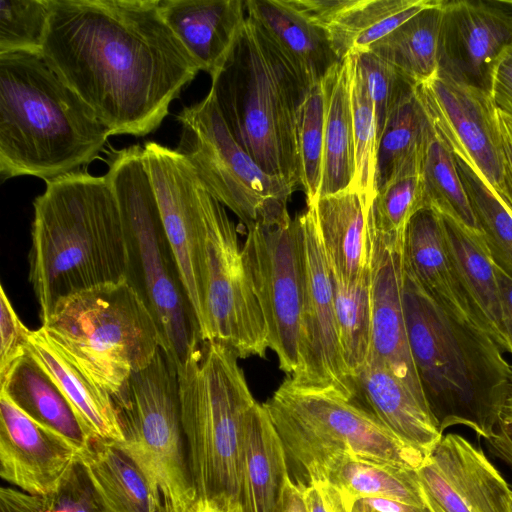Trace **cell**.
Wrapping results in <instances>:
<instances>
[{"label": "cell", "instance_id": "31", "mask_svg": "<svg viewBox=\"0 0 512 512\" xmlns=\"http://www.w3.org/2000/svg\"><path fill=\"white\" fill-rule=\"evenodd\" d=\"M79 461L107 512H159L146 477L116 442L91 440Z\"/></svg>", "mask_w": 512, "mask_h": 512}, {"label": "cell", "instance_id": "20", "mask_svg": "<svg viewBox=\"0 0 512 512\" xmlns=\"http://www.w3.org/2000/svg\"><path fill=\"white\" fill-rule=\"evenodd\" d=\"M375 229L376 246L371 274L370 352L421 403L428 406L410 351L406 328L403 303L404 236L384 234L376 226Z\"/></svg>", "mask_w": 512, "mask_h": 512}, {"label": "cell", "instance_id": "2", "mask_svg": "<svg viewBox=\"0 0 512 512\" xmlns=\"http://www.w3.org/2000/svg\"><path fill=\"white\" fill-rule=\"evenodd\" d=\"M33 207L29 281L42 323L61 300L126 280L124 224L106 175L78 170L49 180Z\"/></svg>", "mask_w": 512, "mask_h": 512}, {"label": "cell", "instance_id": "46", "mask_svg": "<svg viewBox=\"0 0 512 512\" xmlns=\"http://www.w3.org/2000/svg\"><path fill=\"white\" fill-rule=\"evenodd\" d=\"M309 512H352L354 499L326 480L311 481L305 487Z\"/></svg>", "mask_w": 512, "mask_h": 512}, {"label": "cell", "instance_id": "41", "mask_svg": "<svg viewBox=\"0 0 512 512\" xmlns=\"http://www.w3.org/2000/svg\"><path fill=\"white\" fill-rule=\"evenodd\" d=\"M50 10V0H1L0 55L41 56Z\"/></svg>", "mask_w": 512, "mask_h": 512}, {"label": "cell", "instance_id": "1", "mask_svg": "<svg viewBox=\"0 0 512 512\" xmlns=\"http://www.w3.org/2000/svg\"><path fill=\"white\" fill-rule=\"evenodd\" d=\"M41 57L111 135L145 136L201 71L159 0H50Z\"/></svg>", "mask_w": 512, "mask_h": 512}, {"label": "cell", "instance_id": "57", "mask_svg": "<svg viewBox=\"0 0 512 512\" xmlns=\"http://www.w3.org/2000/svg\"><path fill=\"white\" fill-rule=\"evenodd\" d=\"M500 112V111H499ZM501 113V112H500ZM501 115L503 116L505 122L507 123L509 129L511 130L512 132V120L510 118H508L507 116H505L503 113H501Z\"/></svg>", "mask_w": 512, "mask_h": 512}, {"label": "cell", "instance_id": "50", "mask_svg": "<svg viewBox=\"0 0 512 512\" xmlns=\"http://www.w3.org/2000/svg\"><path fill=\"white\" fill-rule=\"evenodd\" d=\"M484 441L489 452L512 469V423L499 420L494 434Z\"/></svg>", "mask_w": 512, "mask_h": 512}, {"label": "cell", "instance_id": "48", "mask_svg": "<svg viewBox=\"0 0 512 512\" xmlns=\"http://www.w3.org/2000/svg\"><path fill=\"white\" fill-rule=\"evenodd\" d=\"M313 25L324 30L350 6L353 0H282Z\"/></svg>", "mask_w": 512, "mask_h": 512}, {"label": "cell", "instance_id": "55", "mask_svg": "<svg viewBox=\"0 0 512 512\" xmlns=\"http://www.w3.org/2000/svg\"><path fill=\"white\" fill-rule=\"evenodd\" d=\"M500 127L502 131L503 144L506 154L507 161V182L509 187V195L511 201L510 211L512 213V132L509 129L507 123L505 122L503 116L498 111Z\"/></svg>", "mask_w": 512, "mask_h": 512}, {"label": "cell", "instance_id": "17", "mask_svg": "<svg viewBox=\"0 0 512 512\" xmlns=\"http://www.w3.org/2000/svg\"><path fill=\"white\" fill-rule=\"evenodd\" d=\"M417 475L430 512H511V485L481 446L460 434L443 435Z\"/></svg>", "mask_w": 512, "mask_h": 512}, {"label": "cell", "instance_id": "23", "mask_svg": "<svg viewBox=\"0 0 512 512\" xmlns=\"http://www.w3.org/2000/svg\"><path fill=\"white\" fill-rule=\"evenodd\" d=\"M439 214L455 280L485 331L504 353L511 355L494 264L482 233L468 228L449 214Z\"/></svg>", "mask_w": 512, "mask_h": 512}, {"label": "cell", "instance_id": "11", "mask_svg": "<svg viewBox=\"0 0 512 512\" xmlns=\"http://www.w3.org/2000/svg\"><path fill=\"white\" fill-rule=\"evenodd\" d=\"M181 134L176 150L193 166L206 189L243 225L287 208L294 190L264 172L231 134L213 95L177 115Z\"/></svg>", "mask_w": 512, "mask_h": 512}, {"label": "cell", "instance_id": "5", "mask_svg": "<svg viewBox=\"0 0 512 512\" xmlns=\"http://www.w3.org/2000/svg\"><path fill=\"white\" fill-rule=\"evenodd\" d=\"M211 79L209 92L239 145L267 174L301 186L298 127L310 86L250 17Z\"/></svg>", "mask_w": 512, "mask_h": 512}, {"label": "cell", "instance_id": "47", "mask_svg": "<svg viewBox=\"0 0 512 512\" xmlns=\"http://www.w3.org/2000/svg\"><path fill=\"white\" fill-rule=\"evenodd\" d=\"M490 95L498 111L512 120V44L494 66Z\"/></svg>", "mask_w": 512, "mask_h": 512}, {"label": "cell", "instance_id": "45", "mask_svg": "<svg viewBox=\"0 0 512 512\" xmlns=\"http://www.w3.org/2000/svg\"><path fill=\"white\" fill-rule=\"evenodd\" d=\"M29 330L15 312L3 286H0V384L27 353Z\"/></svg>", "mask_w": 512, "mask_h": 512}, {"label": "cell", "instance_id": "10", "mask_svg": "<svg viewBox=\"0 0 512 512\" xmlns=\"http://www.w3.org/2000/svg\"><path fill=\"white\" fill-rule=\"evenodd\" d=\"M124 441L117 443L147 479L159 512H190L192 483L176 368L160 348L112 396Z\"/></svg>", "mask_w": 512, "mask_h": 512}, {"label": "cell", "instance_id": "32", "mask_svg": "<svg viewBox=\"0 0 512 512\" xmlns=\"http://www.w3.org/2000/svg\"><path fill=\"white\" fill-rule=\"evenodd\" d=\"M442 14V0H434L367 51L392 66L412 85H420L438 71Z\"/></svg>", "mask_w": 512, "mask_h": 512}, {"label": "cell", "instance_id": "14", "mask_svg": "<svg viewBox=\"0 0 512 512\" xmlns=\"http://www.w3.org/2000/svg\"><path fill=\"white\" fill-rule=\"evenodd\" d=\"M302 248L304 295L299 364L285 379L294 388L330 392L354 401L356 386L343 363L338 340L333 278L312 206L296 215Z\"/></svg>", "mask_w": 512, "mask_h": 512}, {"label": "cell", "instance_id": "29", "mask_svg": "<svg viewBox=\"0 0 512 512\" xmlns=\"http://www.w3.org/2000/svg\"><path fill=\"white\" fill-rule=\"evenodd\" d=\"M322 88L325 101V124L319 197L355 187V143L349 68L346 58L329 71L322 80Z\"/></svg>", "mask_w": 512, "mask_h": 512}, {"label": "cell", "instance_id": "21", "mask_svg": "<svg viewBox=\"0 0 512 512\" xmlns=\"http://www.w3.org/2000/svg\"><path fill=\"white\" fill-rule=\"evenodd\" d=\"M307 206L314 209L333 277L345 285L369 277L376 246L373 200L353 187Z\"/></svg>", "mask_w": 512, "mask_h": 512}, {"label": "cell", "instance_id": "6", "mask_svg": "<svg viewBox=\"0 0 512 512\" xmlns=\"http://www.w3.org/2000/svg\"><path fill=\"white\" fill-rule=\"evenodd\" d=\"M238 356L197 337L178 368L181 419L197 498L239 503L246 424L257 402Z\"/></svg>", "mask_w": 512, "mask_h": 512}, {"label": "cell", "instance_id": "22", "mask_svg": "<svg viewBox=\"0 0 512 512\" xmlns=\"http://www.w3.org/2000/svg\"><path fill=\"white\" fill-rule=\"evenodd\" d=\"M356 398L401 441L426 458L443 437L429 407L370 352L367 362L355 379Z\"/></svg>", "mask_w": 512, "mask_h": 512}, {"label": "cell", "instance_id": "43", "mask_svg": "<svg viewBox=\"0 0 512 512\" xmlns=\"http://www.w3.org/2000/svg\"><path fill=\"white\" fill-rule=\"evenodd\" d=\"M353 55L373 103L378 144L392 109L402 94L414 85L370 51L357 52Z\"/></svg>", "mask_w": 512, "mask_h": 512}, {"label": "cell", "instance_id": "56", "mask_svg": "<svg viewBox=\"0 0 512 512\" xmlns=\"http://www.w3.org/2000/svg\"><path fill=\"white\" fill-rule=\"evenodd\" d=\"M499 420L512 423V376L501 408Z\"/></svg>", "mask_w": 512, "mask_h": 512}, {"label": "cell", "instance_id": "40", "mask_svg": "<svg viewBox=\"0 0 512 512\" xmlns=\"http://www.w3.org/2000/svg\"><path fill=\"white\" fill-rule=\"evenodd\" d=\"M421 159L422 154L376 190L373 214L378 231L394 236H404L411 217L425 206Z\"/></svg>", "mask_w": 512, "mask_h": 512}, {"label": "cell", "instance_id": "24", "mask_svg": "<svg viewBox=\"0 0 512 512\" xmlns=\"http://www.w3.org/2000/svg\"><path fill=\"white\" fill-rule=\"evenodd\" d=\"M160 13L201 71L213 76L246 19L242 0H159Z\"/></svg>", "mask_w": 512, "mask_h": 512}, {"label": "cell", "instance_id": "58", "mask_svg": "<svg viewBox=\"0 0 512 512\" xmlns=\"http://www.w3.org/2000/svg\"><path fill=\"white\" fill-rule=\"evenodd\" d=\"M510 508H511V512H512V492H511V497H510Z\"/></svg>", "mask_w": 512, "mask_h": 512}, {"label": "cell", "instance_id": "36", "mask_svg": "<svg viewBox=\"0 0 512 512\" xmlns=\"http://www.w3.org/2000/svg\"><path fill=\"white\" fill-rule=\"evenodd\" d=\"M421 176L425 206L449 214L468 228L480 231L457 168L455 155L431 123L423 147Z\"/></svg>", "mask_w": 512, "mask_h": 512}, {"label": "cell", "instance_id": "38", "mask_svg": "<svg viewBox=\"0 0 512 512\" xmlns=\"http://www.w3.org/2000/svg\"><path fill=\"white\" fill-rule=\"evenodd\" d=\"M455 159L492 261L512 279V213L473 167Z\"/></svg>", "mask_w": 512, "mask_h": 512}, {"label": "cell", "instance_id": "49", "mask_svg": "<svg viewBox=\"0 0 512 512\" xmlns=\"http://www.w3.org/2000/svg\"><path fill=\"white\" fill-rule=\"evenodd\" d=\"M0 512H43V498L18 489L2 487Z\"/></svg>", "mask_w": 512, "mask_h": 512}, {"label": "cell", "instance_id": "8", "mask_svg": "<svg viewBox=\"0 0 512 512\" xmlns=\"http://www.w3.org/2000/svg\"><path fill=\"white\" fill-rule=\"evenodd\" d=\"M50 339L91 381L111 396L161 348L157 324L123 280L61 300L42 323Z\"/></svg>", "mask_w": 512, "mask_h": 512}, {"label": "cell", "instance_id": "9", "mask_svg": "<svg viewBox=\"0 0 512 512\" xmlns=\"http://www.w3.org/2000/svg\"><path fill=\"white\" fill-rule=\"evenodd\" d=\"M263 405L282 441L290 477L303 486L338 457L412 470L426 460L368 410L340 395L294 388L284 380Z\"/></svg>", "mask_w": 512, "mask_h": 512}, {"label": "cell", "instance_id": "53", "mask_svg": "<svg viewBox=\"0 0 512 512\" xmlns=\"http://www.w3.org/2000/svg\"><path fill=\"white\" fill-rule=\"evenodd\" d=\"M280 512H309L305 486L294 482L291 477L287 481Z\"/></svg>", "mask_w": 512, "mask_h": 512}, {"label": "cell", "instance_id": "13", "mask_svg": "<svg viewBox=\"0 0 512 512\" xmlns=\"http://www.w3.org/2000/svg\"><path fill=\"white\" fill-rule=\"evenodd\" d=\"M242 255L279 368L292 376L299 364L304 295L301 236L287 208L248 224Z\"/></svg>", "mask_w": 512, "mask_h": 512}, {"label": "cell", "instance_id": "16", "mask_svg": "<svg viewBox=\"0 0 512 512\" xmlns=\"http://www.w3.org/2000/svg\"><path fill=\"white\" fill-rule=\"evenodd\" d=\"M143 161L199 336L204 330L201 240L211 193L176 149L147 141Z\"/></svg>", "mask_w": 512, "mask_h": 512}, {"label": "cell", "instance_id": "42", "mask_svg": "<svg viewBox=\"0 0 512 512\" xmlns=\"http://www.w3.org/2000/svg\"><path fill=\"white\" fill-rule=\"evenodd\" d=\"M325 101L322 82L310 86L302 106L298 127L301 187L307 205L319 197L324 152Z\"/></svg>", "mask_w": 512, "mask_h": 512}, {"label": "cell", "instance_id": "26", "mask_svg": "<svg viewBox=\"0 0 512 512\" xmlns=\"http://www.w3.org/2000/svg\"><path fill=\"white\" fill-rule=\"evenodd\" d=\"M290 478L282 441L263 404L249 412L242 458V512H280Z\"/></svg>", "mask_w": 512, "mask_h": 512}, {"label": "cell", "instance_id": "28", "mask_svg": "<svg viewBox=\"0 0 512 512\" xmlns=\"http://www.w3.org/2000/svg\"><path fill=\"white\" fill-rule=\"evenodd\" d=\"M403 262L404 268L436 301L484 330L452 274L441 216L435 208L426 205L409 220L403 241Z\"/></svg>", "mask_w": 512, "mask_h": 512}, {"label": "cell", "instance_id": "35", "mask_svg": "<svg viewBox=\"0 0 512 512\" xmlns=\"http://www.w3.org/2000/svg\"><path fill=\"white\" fill-rule=\"evenodd\" d=\"M430 122L410 86L392 109L378 140L375 192L422 153Z\"/></svg>", "mask_w": 512, "mask_h": 512}, {"label": "cell", "instance_id": "39", "mask_svg": "<svg viewBox=\"0 0 512 512\" xmlns=\"http://www.w3.org/2000/svg\"><path fill=\"white\" fill-rule=\"evenodd\" d=\"M346 59L349 68L355 143V187L369 200H374L377 155V131L374 107L354 55L351 54L347 56Z\"/></svg>", "mask_w": 512, "mask_h": 512}, {"label": "cell", "instance_id": "37", "mask_svg": "<svg viewBox=\"0 0 512 512\" xmlns=\"http://www.w3.org/2000/svg\"><path fill=\"white\" fill-rule=\"evenodd\" d=\"M332 278L341 356L355 383L371 351V275L349 285Z\"/></svg>", "mask_w": 512, "mask_h": 512}, {"label": "cell", "instance_id": "52", "mask_svg": "<svg viewBox=\"0 0 512 512\" xmlns=\"http://www.w3.org/2000/svg\"><path fill=\"white\" fill-rule=\"evenodd\" d=\"M352 512H430L402 502L382 498H361L354 501Z\"/></svg>", "mask_w": 512, "mask_h": 512}, {"label": "cell", "instance_id": "27", "mask_svg": "<svg viewBox=\"0 0 512 512\" xmlns=\"http://www.w3.org/2000/svg\"><path fill=\"white\" fill-rule=\"evenodd\" d=\"M245 10L309 86L322 82L341 61L327 31L308 22L282 0H247Z\"/></svg>", "mask_w": 512, "mask_h": 512}, {"label": "cell", "instance_id": "44", "mask_svg": "<svg viewBox=\"0 0 512 512\" xmlns=\"http://www.w3.org/2000/svg\"><path fill=\"white\" fill-rule=\"evenodd\" d=\"M43 498V512H107L78 461L61 486Z\"/></svg>", "mask_w": 512, "mask_h": 512}, {"label": "cell", "instance_id": "54", "mask_svg": "<svg viewBox=\"0 0 512 512\" xmlns=\"http://www.w3.org/2000/svg\"><path fill=\"white\" fill-rule=\"evenodd\" d=\"M190 512H242L240 503L218 498H197Z\"/></svg>", "mask_w": 512, "mask_h": 512}, {"label": "cell", "instance_id": "7", "mask_svg": "<svg viewBox=\"0 0 512 512\" xmlns=\"http://www.w3.org/2000/svg\"><path fill=\"white\" fill-rule=\"evenodd\" d=\"M108 160L105 175L115 193L126 236V280L151 312L161 349L178 370L200 336L143 161V148L132 145L112 150Z\"/></svg>", "mask_w": 512, "mask_h": 512}, {"label": "cell", "instance_id": "4", "mask_svg": "<svg viewBox=\"0 0 512 512\" xmlns=\"http://www.w3.org/2000/svg\"><path fill=\"white\" fill-rule=\"evenodd\" d=\"M111 136L39 55H0V177L45 182L81 170Z\"/></svg>", "mask_w": 512, "mask_h": 512}, {"label": "cell", "instance_id": "33", "mask_svg": "<svg viewBox=\"0 0 512 512\" xmlns=\"http://www.w3.org/2000/svg\"><path fill=\"white\" fill-rule=\"evenodd\" d=\"M318 479L328 481L354 500L382 498L427 508L417 470L343 456L329 461L311 481Z\"/></svg>", "mask_w": 512, "mask_h": 512}, {"label": "cell", "instance_id": "51", "mask_svg": "<svg viewBox=\"0 0 512 512\" xmlns=\"http://www.w3.org/2000/svg\"><path fill=\"white\" fill-rule=\"evenodd\" d=\"M494 271L499 289L503 325L512 355V279L495 264Z\"/></svg>", "mask_w": 512, "mask_h": 512}, {"label": "cell", "instance_id": "19", "mask_svg": "<svg viewBox=\"0 0 512 512\" xmlns=\"http://www.w3.org/2000/svg\"><path fill=\"white\" fill-rule=\"evenodd\" d=\"M81 451L0 393V475L19 490L46 497L63 483Z\"/></svg>", "mask_w": 512, "mask_h": 512}, {"label": "cell", "instance_id": "15", "mask_svg": "<svg viewBox=\"0 0 512 512\" xmlns=\"http://www.w3.org/2000/svg\"><path fill=\"white\" fill-rule=\"evenodd\" d=\"M415 90L438 135L510 209L506 154L498 109L490 93L439 72Z\"/></svg>", "mask_w": 512, "mask_h": 512}, {"label": "cell", "instance_id": "18", "mask_svg": "<svg viewBox=\"0 0 512 512\" xmlns=\"http://www.w3.org/2000/svg\"><path fill=\"white\" fill-rule=\"evenodd\" d=\"M438 71L490 93L492 72L512 44V7L500 0L442 1Z\"/></svg>", "mask_w": 512, "mask_h": 512}, {"label": "cell", "instance_id": "25", "mask_svg": "<svg viewBox=\"0 0 512 512\" xmlns=\"http://www.w3.org/2000/svg\"><path fill=\"white\" fill-rule=\"evenodd\" d=\"M27 353L63 393L89 440L121 443L124 435L112 396L91 381L55 345L43 327L31 330Z\"/></svg>", "mask_w": 512, "mask_h": 512}, {"label": "cell", "instance_id": "12", "mask_svg": "<svg viewBox=\"0 0 512 512\" xmlns=\"http://www.w3.org/2000/svg\"><path fill=\"white\" fill-rule=\"evenodd\" d=\"M204 330L238 358L264 357L268 334L246 270L238 231L225 206L212 194L201 240Z\"/></svg>", "mask_w": 512, "mask_h": 512}, {"label": "cell", "instance_id": "3", "mask_svg": "<svg viewBox=\"0 0 512 512\" xmlns=\"http://www.w3.org/2000/svg\"><path fill=\"white\" fill-rule=\"evenodd\" d=\"M403 303L410 351L442 433L452 426L490 438L512 366L490 335L436 301L404 268Z\"/></svg>", "mask_w": 512, "mask_h": 512}, {"label": "cell", "instance_id": "34", "mask_svg": "<svg viewBox=\"0 0 512 512\" xmlns=\"http://www.w3.org/2000/svg\"><path fill=\"white\" fill-rule=\"evenodd\" d=\"M434 0H353L327 28L340 60L367 51Z\"/></svg>", "mask_w": 512, "mask_h": 512}, {"label": "cell", "instance_id": "30", "mask_svg": "<svg viewBox=\"0 0 512 512\" xmlns=\"http://www.w3.org/2000/svg\"><path fill=\"white\" fill-rule=\"evenodd\" d=\"M21 411L69 440L80 451L90 442L69 402L50 375L26 353L0 384Z\"/></svg>", "mask_w": 512, "mask_h": 512}]
</instances>
